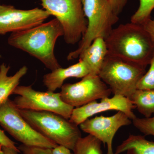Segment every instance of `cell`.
<instances>
[{
    "label": "cell",
    "mask_w": 154,
    "mask_h": 154,
    "mask_svg": "<svg viewBox=\"0 0 154 154\" xmlns=\"http://www.w3.org/2000/svg\"><path fill=\"white\" fill-rule=\"evenodd\" d=\"M105 41L108 54L146 68L154 54V43L139 24H121L112 29Z\"/></svg>",
    "instance_id": "obj_1"
},
{
    "label": "cell",
    "mask_w": 154,
    "mask_h": 154,
    "mask_svg": "<svg viewBox=\"0 0 154 154\" xmlns=\"http://www.w3.org/2000/svg\"><path fill=\"white\" fill-rule=\"evenodd\" d=\"M63 35L62 26L55 18L30 29L12 33L8 43L36 58L52 71L61 67L54 51L58 38Z\"/></svg>",
    "instance_id": "obj_2"
},
{
    "label": "cell",
    "mask_w": 154,
    "mask_h": 154,
    "mask_svg": "<svg viewBox=\"0 0 154 154\" xmlns=\"http://www.w3.org/2000/svg\"><path fill=\"white\" fill-rule=\"evenodd\" d=\"M19 110L35 130L57 144L73 151L82 137L79 126L61 116L48 111Z\"/></svg>",
    "instance_id": "obj_3"
},
{
    "label": "cell",
    "mask_w": 154,
    "mask_h": 154,
    "mask_svg": "<svg viewBox=\"0 0 154 154\" xmlns=\"http://www.w3.org/2000/svg\"><path fill=\"white\" fill-rule=\"evenodd\" d=\"M82 1L84 14L88 21V27L79 47L70 52L67 57L68 60L79 58L96 38L102 37L105 39L119 19L108 0Z\"/></svg>",
    "instance_id": "obj_4"
},
{
    "label": "cell",
    "mask_w": 154,
    "mask_h": 154,
    "mask_svg": "<svg viewBox=\"0 0 154 154\" xmlns=\"http://www.w3.org/2000/svg\"><path fill=\"white\" fill-rule=\"evenodd\" d=\"M146 72V68L107 54L98 75L113 95L130 99Z\"/></svg>",
    "instance_id": "obj_5"
},
{
    "label": "cell",
    "mask_w": 154,
    "mask_h": 154,
    "mask_svg": "<svg viewBox=\"0 0 154 154\" xmlns=\"http://www.w3.org/2000/svg\"><path fill=\"white\" fill-rule=\"evenodd\" d=\"M43 9L54 16L62 26L65 41L69 45L81 41L85 33L88 21L82 0H40Z\"/></svg>",
    "instance_id": "obj_6"
},
{
    "label": "cell",
    "mask_w": 154,
    "mask_h": 154,
    "mask_svg": "<svg viewBox=\"0 0 154 154\" xmlns=\"http://www.w3.org/2000/svg\"><path fill=\"white\" fill-rule=\"evenodd\" d=\"M0 125L24 145L48 149L58 145L35 130L23 118L14 101L9 98L0 105Z\"/></svg>",
    "instance_id": "obj_7"
},
{
    "label": "cell",
    "mask_w": 154,
    "mask_h": 154,
    "mask_svg": "<svg viewBox=\"0 0 154 154\" xmlns=\"http://www.w3.org/2000/svg\"><path fill=\"white\" fill-rule=\"evenodd\" d=\"M13 94L18 96L13 101L19 110L48 111L69 119L74 108L62 100L60 93L36 91L32 85H19Z\"/></svg>",
    "instance_id": "obj_8"
},
{
    "label": "cell",
    "mask_w": 154,
    "mask_h": 154,
    "mask_svg": "<svg viewBox=\"0 0 154 154\" xmlns=\"http://www.w3.org/2000/svg\"><path fill=\"white\" fill-rule=\"evenodd\" d=\"M61 89V99L74 108L109 97L112 93L98 75L91 74L75 84H63Z\"/></svg>",
    "instance_id": "obj_9"
},
{
    "label": "cell",
    "mask_w": 154,
    "mask_h": 154,
    "mask_svg": "<svg viewBox=\"0 0 154 154\" xmlns=\"http://www.w3.org/2000/svg\"><path fill=\"white\" fill-rule=\"evenodd\" d=\"M50 16L47 11L38 8L23 10L0 5V35L33 28L44 23Z\"/></svg>",
    "instance_id": "obj_10"
},
{
    "label": "cell",
    "mask_w": 154,
    "mask_h": 154,
    "mask_svg": "<svg viewBox=\"0 0 154 154\" xmlns=\"http://www.w3.org/2000/svg\"><path fill=\"white\" fill-rule=\"evenodd\" d=\"M132 123V120L124 112L118 111L109 116H96L88 119L80 125V129L93 136L107 145V154H114L113 141L116 134L122 127Z\"/></svg>",
    "instance_id": "obj_11"
},
{
    "label": "cell",
    "mask_w": 154,
    "mask_h": 154,
    "mask_svg": "<svg viewBox=\"0 0 154 154\" xmlns=\"http://www.w3.org/2000/svg\"><path fill=\"white\" fill-rule=\"evenodd\" d=\"M136 107L129 98L121 95H113L106 97L98 102L93 101L81 107L74 108L69 120L79 126L91 116L108 110H117L124 112L131 120L136 116L133 110Z\"/></svg>",
    "instance_id": "obj_12"
},
{
    "label": "cell",
    "mask_w": 154,
    "mask_h": 154,
    "mask_svg": "<svg viewBox=\"0 0 154 154\" xmlns=\"http://www.w3.org/2000/svg\"><path fill=\"white\" fill-rule=\"evenodd\" d=\"M90 74L89 69L82 60H79L77 63L67 68L61 67L45 75L43 83L47 91L54 92L61 88L63 82L69 78H82Z\"/></svg>",
    "instance_id": "obj_13"
},
{
    "label": "cell",
    "mask_w": 154,
    "mask_h": 154,
    "mask_svg": "<svg viewBox=\"0 0 154 154\" xmlns=\"http://www.w3.org/2000/svg\"><path fill=\"white\" fill-rule=\"evenodd\" d=\"M107 54L108 50L105 39L98 37L94 39L79 58L85 63L90 74L99 75Z\"/></svg>",
    "instance_id": "obj_14"
},
{
    "label": "cell",
    "mask_w": 154,
    "mask_h": 154,
    "mask_svg": "<svg viewBox=\"0 0 154 154\" xmlns=\"http://www.w3.org/2000/svg\"><path fill=\"white\" fill-rule=\"evenodd\" d=\"M11 69L10 65L5 63L0 65V105L9 99L15 89L19 86L21 79L28 72L27 67L24 66L12 76L8 75Z\"/></svg>",
    "instance_id": "obj_15"
},
{
    "label": "cell",
    "mask_w": 154,
    "mask_h": 154,
    "mask_svg": "<svg viewBox=\"0 0 154 154\" xmlns=\"http://www.w3.org/2000/svg\"><path fill=\"white\" fill-rule=\"evenodd\" d=\"M154 154V142L146 139L139 135L130 134L117 146L114 154Z\"/></svg>",
    "instance_id": "obj_16"
},
{
    "label": "cell",
    "mask_w": 154,
    "mask_h": 154,
    "mask_svg": "<svg viewBox=\"0 0 154 154\" xmlns=\"http://www.w3.org/2000/svg\"><path fill=\"white\" fill-rule=\"evenodd\" d=\"M130 99L138 111L145 118L154 115V89L137 90Z\"/></svg>",
    "instance_id": "obj_17"
},
{
    "label": "cell",
    "mask_w": 154,
    "mask_h": 154,
    "mask_svg": "<svg viewBox=\"0 0 154 154\" xmlns=\"http://www.w3.org/2000/svg\"><path fill=\"white\" fill-rule=\"evenodd\" d=\"M102 142L93 136L88 134L81 137L77 141L73 154H102Z\"/></svg>",
    "instance_id": "obj_18"
},
{
    "label": "cell",
    "mask_w": 154,
    "mask_h": 154,
    "mask_svg": "<svg viewBox=\"0 0 154 154\" xmlns=\"http://www.w3.org/2000/svg\"><path fill=\"white\" fill-rule=\"evenodd\" d=\"M154 9V0H140L137 10L131 18V22L142 25L149 19Z\"/></svg>",
    "instance_id": "obj_19"
},
{
    "label": "cell",
    "mask_w": 154,
    "mask_h": 154,
    "mask_svg": "<svg viewBox=\"0 0 154 154\" xmlns=\"http://www.w3.org/2000/svg\"><path fill=\"white\" fill-rule=\"evenodd\" d=\"M134 126L145 135L154 137V115L149 118H140L136 116L132 120Z\"/></svg>",
    "instance_id": "obj_20"
},
{
    "label": "cell",
    "mask_w": 154,
    "mask_h": 154,
    "mask_svg": "<svg viewBox=\"0 0 154 154\" xmlns=\"http://www.w3.org/2000/svg\"><path fill=\"white\" fill-rule=\"evenodd\" d=\"M149 65L148 71L146 72L138 83L137 90L154 89V53Z\"/></svg>",
    "instance_id": "obj_21"
},
{
    "label": "cell",
    "mask_w": 154,
    "mask_h": 154,
    "mask_svg": "<svg viewBox=\"0 0 154 154\" xmlns=\"http://www.w3.org/2000/svg\"><path fill=\"white\" fill-rule=\"evenodd\" d=\"M18 148L23 154H52L51 149L28 146L23 144Z\"/></svg>",
    "instance_id": "obj_22"
},
{
    "label": "cell",
    "mask_w": 154,
    "mask_h": 154,
    "mask_svg": "<svg viewBox=\"0 0 154 154\" xmlns=\"http://www.w3.org/2000/svg\"><path fill=\"white\" fill-rule=\"evenodd\" d=\"M115 14L119 16L126 6L128 0H108Z\"/></svg>",
    "instance_id": "obj_23"
},
{
    "label": "cell",
    "mask_w": 154,
    "mask_h": 154,
    "mask_svg": "<svg viewBox=\"0 0 154 154\" xmlns=\"http://www.w3.org/2000/svg\"><path fill=\"white\" fill-rule=\"evenodd\" d=\"M15 144L14 142L6 135L4 131L0 128V145L16 149H19L15 145Z\"/></svg>",
    "instance_id": "obj_24"
},
{
    "label": "cell",
    "mask_w": 154,
    "mask_h": 154,
    "mask_svg": "<svg viewBox=\"0 0 154 154\" xmlns=\"http://www.w3.org/2000/svg\"><path fill=\"white\" fill-rule=\"evenodd\" d=\"M142 25L154 43V20L149 19Z\"/></svg>",
    "instance_id": "obj_25"
},
{
    "label": "cell",
    "mask_w": 154,
    "mask_h": 154,
    "mask_svg": "<svg viewBox=\"0 0 154 154\" xmlns=\"http://www.w3.org/2000/svg\"><path fill=\"white\" fill-rule=\"evenodd\" d=\"M71 150L68 148L60 145H58L55 147L51 149L52 154H72Z\"/></svg>",
    "instance_id": "obj_26"
},
{
    "label": "cell",
    "mask_w": 154,
    "mask_h": 154,
    "mask_svg": "<svg viewBox=\"0 0 154 154\" xmlns=\"http://www.w3.org/2000/svg\"><path fill=\"white\" fill-rule=\"evenodd\" d=\"M19 149H16L0 145V154H19Z\"/></svg>",
    "instance_id": "obj_27"
}]
</instances>
